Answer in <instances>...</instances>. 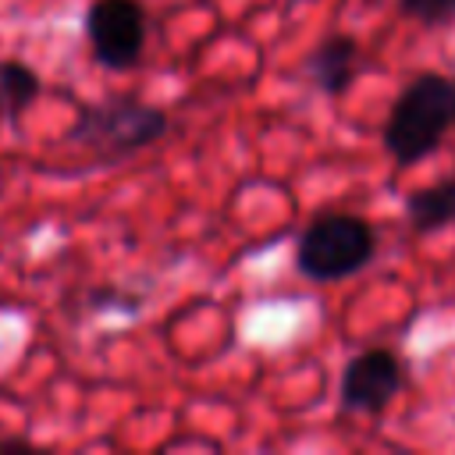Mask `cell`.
Instances as JSON below:
<instances>
[{
	"label": "cell",
	"instance_id": "obj_5",
	"mask_svg": "<svg viewBox=\"0 0 455 455\" xmlns=\"http://www.w3.org/2000/svg\"><path fill=\"white\" fill-rule=\"evenodd\" d=\"M405 391V363L391 348H366L352 355L338 380V398L345 412H384Z\"/></svg>",
	"mask_w": 455,
	"mask_h": 455
},
{
	"label": "cell",
	"instance_id": "obj_3",
	"mask_svg": "<svg viewBox=\"0 0 455 455\" xmlns=\"http://www.w3.org/2000/svg\"><path fill=\"white\" fill-rule=\"evenodd\" d=\"M377 256V228L348 210L316 213L295 245V270L313 284H334L366 270Z\"/></svg>",
	"mask_w": 455,
	"mask_h": 455
},
{
	"label": "cell",
	"instance_id": "obj_2",
	"mask_svg": "<svg viewBox=\"0 0 455 455\" xmlns=\"http://www.w3.org/2000/svg\"><path fill=\"white\" fill-rule=\"evenodd\" d=\"M167 128H171V117L164 107L117 92V96H103L96 103L78 107V117L68 128V142L100 153L103 164H117L160 142Z\"/></svg>",
	"mask_w": 455,
	"mask_h": 455
},
{
	"label": "cell",
	"instance_id": "obj_6",
	"mask_svg": "<svg viewBox=\"0 0 455 455\" xmlns=\"http://www.w3.org/2000/svg\"><path fill=\"white\" fill-rule=\"evenodd\" d=\"M359 68H363V50H359V39L348 32L323 36L306 57V75H309L313 89H320L323 96L348 92Z\"/></svg>",
	"mask_w": 455,
	"mask_h": 455
},
{
	"label": "cell",
	"instance_id": "obj_9",
	"mask_svg": "<svg viewBox=\"0 0 455 455\" xmlns=\"http://www.w3.org/2000/svg\"><path fill=\"white\" fill-rule=\"evenodd\" d=\"M398 14L427 25V28H441L448 21H455V0H395Z\"/></svg>",
	"mask_w": 455,
	"mask_h": 455
},
{
	"label": "cell",
	"instance_id": "obj_1",
	"mask_svg": "<svg viewBox=\"0 0 455 455\" xmlns=\"http://www.w3.org/2000/svg\"><path fill=\"white\" fill-rule=\"evenodd\" d=\"M455 128V78L441 71H423L405 82L395 96L380 142L398 171L427 160L444 135Z\"/></svg>",
	"mask_w": 455,
	"mask_h": 455
},
{
	"label": "cell",
	"instance_id": "obj_8",
	"mask_svg": "<svg viewBox=\"0 0 455 455\" xmlns=\"http://www.w3.org/2000/svg\"><path fill=\"white\" fill-rule=\"evenodd\" d=\"M43 92V82L36 75V68H28L25 60L18 57H7L0 60V114L18 121Z\"/></svg>",
	"mask_w": 455,
	"mask_h": 455
},
{
	"label": "cell",
	"instance_id": "obj_10",
	"mask_svg": "<svg viewBox=\"0 0 455 455\" xmlns=\"http://www.w3.org/2000/svg\"><path fill=\"white\" fill-rule=\"evenodd\" d=\"M0 448H7V451H18V448H28V441H0Z\"/></svg>",
	"mask_w": 455,
	"mask_h": 455
},
{
	"label": "cell",
	"instance_id": "obj_4",
	"mask_svg": "<svg viewBox=\"0 0 455 455\" xmlns=\"http://www.w3.org/2000/svg\"><path fill=\"white\" fill-rule=\"evenodd\" d=\"M85 39L100 68H135L146 50V7L139 0H92L85 11Z\"/></svg>",
	"mask_w": 455,
	"mask_h": 455
},
{
	"label": "cell",
	"instance_id": "obj_7",
	"mask_svg": "<svg viewBox=\"0 0 455 455\" xmlns=\"http://www.w3.org/2000/svg\"><path fill=\"white\" fill-rule=\"evenodd\" d=\"M405 220L419 235H430V231L455 224V171L434 185L412 188L405 196Z\"/></svg>",
	"mask_w": 455,
	"mask_h": 455
}]
</instances>
